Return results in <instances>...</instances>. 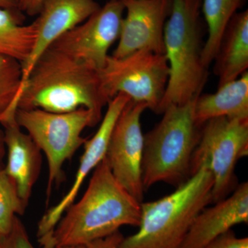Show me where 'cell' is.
Returning a JSON list of instances; mask_svg holds the SVG:
<instances>
[{
    "instance_id": "cell-17",
    "label": "cell",
    "mask_w": 248,
    "mask_h": 248,
    "mask_svg": "<svg viewBox=\"0 0 248 248\" xmlns=\"http://www.w3.org/2000/svg\"><path fill=\"white\" fill-rule=\"evenodd\" d=\"M194 114L200 127L217 117L248 120V72L218 87L216 93H201L196 98Z\"/></svg>"
},
{
    "instance_id": "cell-1",
    "label": "cell",
    "mask_w": 248,
    "mask_h": 248,
    "mask_svg": "<svg viewBox=\"0 0 248 248\" xmlns=\"http://www.w3.org/2000/svg\"><path fill=\"white\" fill-rule=\"evenodd\" d=\"M110 101L99 71L50 46L22 85L17 108L65 113L84 108L102 120L103 108Z\"/></svg>"
},
{
    "instance_id": "cell-6",
    "label": "cell",
    "mask_w": 248,
    "mask_h": 248,
    "mask_svg": "<svg viewBox=\"0 0 248 248\" xmlns=\"http://www.w3.org/2000/svg\"><path fill=\"white\" fill-rule=\"evenodd\" d=\"M16 118L18 125L25 129L46 156L48 179L46 193L48 205L54 186H60L64 181L63 165L87 140L81 136L83 130L94 127L102 120L92 110L84 108L65 113L17 108Z\"/></svg>"
},
{
    "instance_id": "cell-10",
    "label": "cell",
    "mask_w": 248,
    "mask_h": 248,
    "mask_svg": "<svg viewBox=\"0 0 248 248\" xmlns=\"http://www.w3.org/2000/svg\"><path fill=\"white\" fill-rule=\"evenodd\" d=\"M124 11L122 0H109L51 46L100 71L108 58L109 49L119 39Z\"/></svg>"
},
{
    "instance_id": "cell-19",
    "label": "cell",
    "mask_w": 248,
    "mask_h": 248,
    "mask_svg": "<svg viewBox=\"0 0 248 248\" xmlns=\"http://www.w3.org/2000/svg\"><path fill=\"white\" fill-rule=\"evenodd\" d=\"M245 0H202V11L208 26V36L203 46L202 61L208 68L214 62L225 31Z\"/></svg>"
},
{
    "instance_id": "cell-23",
    "label": "cell",
    "mask_w": 248,
    "mask_h": 248,
    "mask_svg": "<svg viewBox=\"0 0 248 248\" xmlns=\"http://www.w3.org/2000/svg\"><path fill=\"white\" fill-rule=\"evenodd\" d=\"M203 248H248V238L237 237L231 230Z\"/></svg>"
},
{
    "instance_id": "cell-15",
    "label": "cell",
    "mask_w": 248,
    "mask_h": 248,
    "mask_svg": "<svg viewBox=\"0 0 248 248\" xmlns=\"http://www.w3.org/2000/svg\"><path fill=\"white\" fill-rule=\"evenodd\" d=\"M1 125L4 128V140L8 155L4 169L16 182L19 197L27 206L32 188L40 177L42 151L30 135L22 131L16 115Z\"/></svg>"
},
{
    "instance_id": "cell-12",
    "label": "cell",
    "mask_w": 248,
    "mask_h": 248,
    "mask_svg": "<svg viewBox=\"0 0 248 248\" xmlns=\"http://www.w3.org/2000/svg\"><path fill=\"white\" fill-rule=\"evenodd\" d=\"M125 16L112 56L122 58L141 50L164 54V27L172 0H122Z\"/></svg>"
},
{
    "instance_id": "cell-2",
    "label": "cell",
    "mask_w": 248,
    "mask_h": 248,
    "mask_svg": "<svg viewBox=\"0 0 248 248\" xmlns=\"http://www.w3.org/2000/svg\"><path fill=\"white\" fill-rule=\"evenodd\" d=\"M141 203L117 182L104 157L93 170L84 195L72 204L55 227L54 248L86 246L122 226L138 227Z\"/></svg>"
},
{
    "instance_id": "cell-13",
    "label": "cell",
    "mask_w": 248,
    "mask_h": 248,
    "mask_svg": "<svg viewBox=\"0 0 248 248\" xmlns=\"http://www.w3.org/2000/svg\"><path fill=\"white\" fill-rule=\"evenodd\" d=\"M100 7L94 0H45L33 22L37 28L33 48L22 63V87L41 55L62 35L85 22Z\"/></svg>"
},
{
    "instance_id": "cell-9",
    "label": "cell",
    "mask_w": 248,
    "mask_h": 248,
    "mask_svg": "<svg viewBox=\"0 0 248 248\" xmlns=\"http://www.w3.org/2000/svg\"><path fill=\"white\" fill-rule=\"evenodd\" d=\"M148 108L130 99L121 112L108 143L105 159L117 182L135 200L143 198L141 164L144 135L141 117Z\"/></svg>"
},
{
    "instance_id": "cell-8",
    "label": "cell",
    "mask_w": 248,
    "mask_h": 248,
    "mask_svg": "<svg viewBox=\"0 0 248 248\" xmlns=\"http://www.w3.org/2000/svg\"><path fill=\"white\" fill-rule=\"evenodd\" d=\"M169 72L164 54L141 50L122 58L109 55L99 74L109 99L124 93L156 113L166 92Z\"/></svg>"
},
{
    "instance_id": "cell-28",
    "label": "cell",
    "mask_w": 248,
    "mask_h": 248,
    "mask_svg": "<svg viewBox=\"0 0 248 248\" xmlns=\"http://www.w3.org/2000/svg\"><path fill=\"white\" fill-rule=\"evenodd\" d=\"M56 248H86V246H65V247H58Z\"/></svg>"
},
{
    "instance_id": "cell-26",
    "label": "cell",
    "mask_w": 248,
    "mask_h": 248,
    "mask_svg": "<svg viewBox=\"0 0 248 248\" xmlns=\"http://www.w3.org/2000/svg\"><path fill=\"white\" fill-rule=\"evenodd\" d=\"M6 153L4 140V131L0 129V170L4 169V159Z\"/></svg>"
},
{
    "instance_id": "cell-16",
    "label": "cell",
    "mask_w": 248,
    "mask_h": 248,
    "mask_svg": "<svg viewBox=\"0 0 248 248\" xmlns=\"http://www.w3.org/2000/svg\"><path fill=\"white\" fill-rule=\"evenodd\" d=\"M214 62L218 87L238 79L248 68V11L236 13L228 24Z\"/></svg>"
},
{
    "instance_id": "cell-4",
    "label": "cell",
    "mask_w": 248,
    "mask_h": 248,
    "mask_svg": "<svg viewBox=\"0 0 248 248\" xmlns=\"http://www.w3.org/2000/svg\"><path fill=\"white\" fill-rule=\"evenodd\" d=\"M202 0H172L164 27L165 55L169 65L166 92L158 108L181 106L198 97L208 78L202 61L200 14Z\"/></svg>"
},
{
    "instance_id": "cell-5",
    "label": "cell",
    "mask_w": 248,
    "mask_h": 248,
    "mask_svg": "<svg viewBox=\"0 0 248 248\" xmlns=\"http://www.w3.org/2000/svg\"><path fill=\"white\" fill-rule=\"evenodd\" d=\"M196 98L184 105L166 108L161 120L144 135V190L160 182L177 187L190 177L191 160L202 128L195 120Z\"/></svg>"
},
{
    "instance_id": "cell-7",
    "label": "cell",
    "mask_w": 248,
    "mask_h": 248,
    "mask_svg": "<svg viewBox=\"0 0 248 248\" xmlns=\"http://www.w3.org/2000/svg\"><path fill=\"white\" fill-rule=\"evenodd\" d=\"M248 155V120L220 117L202 126L190 164V176L205 167L212 173L213 203L231 195L236 188L235 167Z\"/></svg>"
},
{
    "instance_id": "cell-22",
    "label": "cell",
    "mask_w": 248,
    "mask_h": 248,
    "mask_svg": "<svg viewBox=\"0 0 248 248\" xmlns=\"http://www.w3.org/2000/svg\"><path fill=\"white\" fill-rule=\"evenodd\" d=\"M0 248H35L18 216L15 218L14 226L9 234L0 238Z\"/></svg>"
},
{
    "instance_id": "cell-18",
    "label": "cell",
    "mask_w": 248,
    "mask_h": 248,
    "mask_svg": "<svg viewBox=\"0 0 248 248\" xmlns=\"http://www.w3.org/2000/svg\"><path fill=\"white\" fill-rule=\"evenodd\" d=\"M24 16L18 9H0V55L24 63L37 37L34 22L24 25Z\"/></svg>"
},
{
    "instance_id": "cell-21",
    "label": "cell",
    "mask_w": 248,
    "mask_h": 248,
    "mask_svg": "<svg viewBox=\"0 0 248 248\" xmlns=\"http://www.w3.org/2000/svg\"><path fill=\"white\" fill-rule=\"evenodd\" d=\"M27 207L19 197L14 179L4 169L0 170V238L9 234L15 218L24 215Z\"/></svg>"
},
{
    "instance_id": "cell-25",
    "label": "cell",
    "mask_w": 248,
    "mask_h": 248,
    "mask_svg": "<svg viewBox=\"0 0 248 248\" xmlns=\"http://www.w3.org/2000/svg\"><path fill=\"white\" fill-rule=\"evenodd\" d=\"M45 0H17V9L23 14L37 16Z\"/></svg>"
},
{
    "instance_id": "cell-27",
    "label": "cell",
    "mask_w": 248,
    "mask_h": 248,
    "mask_svg": "<svg viewBox=\"0 0 248 248\" xmlns=\"http://www.w3.org/2000/svg\"><path fill=\"white\" fill-rule=\"evenodd\" d=\"M0 9H18L17 0H0Z\"/></svg>"
},
{
    "instance_id": "cell-3",
    "label": "cell",
    "mask_w": 248,
    "mask_h": 248,
    "mask_svg": "<svg viewBox=\"0 0 248 248\" xmlns=\"http://www.w3.org/2000/svg\"><path fill=\"white\" fill-rule=\"evenodd\" d=\"M213 174L201 167L170 195L141 203L138 231L117 248H180L197 215L213 203Z\"/></svg>"
},
{
    "instance_id": "cell-14",
    "label": "cell",
    "mask_w": 248,
    "mask_h": 248,
    "mask_svg": "<svg viewBox=\"0 0 248 248\" xmlns=\"http://www.w3.org/2000/svg\"><path fill=\"white\" fill-rule=\"evenodd\" d=\"M248 222V183L231 195L205 208L194 220L180 248H203L241 223Z\"/></svg>"
},
{
    "instance_id": "cell-11",
    "label": "cell",
    "mask_w": 248,
    "mask_h": 248,
    "mask_svg": "<svg viewBox=\"0 0 248 248\" xmlns=\"http://www.w3.org/2000/svg\"><path fill=\"white\" fill-rule=\"evenodd\" d=\"M130 100L126 94L119 93L108 104L107 112L97 132L91 140L85 142L84 154L80 159L79 169L71 188L56 205L46 212L39 222L37 237L42 248H54L53 236L55 227L65 212L74 203L86 178L105 157L116 122Z\"/></svg>"
},
{
    "instance_id": "cell-20",
    "label": "cell",
    "mask_w": 248,
    "mask_h": 248,
    "mask_svg": "<svg viewBox=\"0 0 248 248\" xmlns=\"http://www.w3.org/2000/svg\"><path fill=\"white\" fill-rule=\"evenodd\" d=\"M22 82V63L0 55V124L16 115Z\"/></svg>"
},
{
    "instance_id": "cell-24",
    "label": "cell",
    "mask_w": 248,
    "mask_h": 248,
    "mask_svg": "<svg viewBox=\"0 0 248 248\" xmlns=\"http://www.w3.org/2000/svg\"><path fill=\"white\" fill-rule=\"evenodd\" d=\"M124 236L120 231L86 245V248H117Z\"/></svg>"
}]
</instances>
